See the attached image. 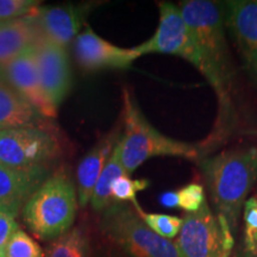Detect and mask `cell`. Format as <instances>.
I'll return each instance as SVG.
<instances>
[{
  "mask_svg": "<svg viewBox=\"0 0 257 257\" xmlns=\"http://www.w3.org/2000/svg\"><path fill=\"white\" fill-rule=\"evenodd\" d=\"M179 8L200 55L201 75L216 93L218 119L212 140L219 141L229 131L234 111V69L226 40L223 3L185 0Z\"/></svg>",
  "mask_w": 257,
  "mask_h": 257,
  "instance_id": "1",
  "label": "cell"
},
{
  "mask_svg": "<svg viewBox=\"0 0 257 257\" xmlns=\"http://www.w3.org/2000/svg\"><path fill=\"white\" fill-rule=\"evenodd\" d=\"M204 175L217 216L236 231L244 204L257 181V148L243 147L202 159Z\"/></svg>",
  "mask_w": 257,
  "mask_h": 257,
  "instance_id": "2",
  "label": "cell"
},
{
  "mask_svg": "<svg viewBox=\"0 0 257 257\" xmlns=\"http://www.w3.org/2000/svg\"><path fill=\"white\" fill-rule=\"evenodd\" d=\"M123 124L118 149L127 174L154 157L173 156L192 161L201 157V148L166 136L150 124L127 88L123 89Z\"/></svg>",
  "mask_w": 257,
  "mask_h": 257,
  "instance_id": "3",
  "label": "cell"
},
{
  "mask_svg": "<svg viewBox=\"0 0 257 257\" xmlns=\"http://www.w3.org/2000/svg\"><path fill=\"white\" fill-rule=\"evenodd\" d=\"M78 192L63 169L42 182L23 207V219L42 240H54L72 229L78 211Z\"/></svg>",
  "mask_w": 257,
  "mask_h": 257,
  "instance_id": "4",
  "label": "cell"
},
{
  "mask_svg": "<svg viewBox=\"0 0 257 257\" xmlns=\"http://www.w3.org/2000/svg\"><path fill=\"white\" fill-rule=\"evenodd\" d=\"M99 227L107 242L127 257H182L174 242L154 232L126 202L113 201L105 208Z\"/></svg>",
  "mask_w": 257,
  "mask_h": 257,
  "instance_id": "5",
  "label": "cell"
},
{
  "mask_svg": "<svg viewBox=\"0 0 257 257\" xmlns=\"http://www.w3.org/2000/svg\"><path fill=\"white\" fill-rule=\"evenodd\" d=\"M175 245L182 257H229L234 240L229 224L214 216L207 201L200 210L186 213Z\"/></svg>",
  "mask_w": 257,
  "mask_h": 257,
  "instance_id": "6",
  "label": "cell"
},
{
  "mask_svg": "<svg viewBox=\"0 0 257 257\" xmlns=\"http://www.w3.org/2000/svg\"><path fill=\"white\" fill-rule=\"evenodd\" d=\"M159 25L149 40L134 47L141 56L147 54H163L184 59L201 74L202 63L195 42L181 14L179 5L159 2Z\"/></svg>",
  "mask_w": 257,
  "mask_h": 257,
  "instance_id": "7",
  "label": "cell"
},
{
  "mask_svg": "<svg viewBox=\"0 0 257 257\" xmlns=\"http://www.w3.org/2000/svg\"><path fill=\"white\" fill-rule=\"evenodd\" d=\"M60 152L57 138L41 126L0 131V163L12 168L46 167Z\"/></svg>",
  "mask_w": 257,
  "mask_h": 257,
  "instance_id": "8",
  "label": "cell"
},
{
  "mask_svg": "<svg viewBox=\"0 0 257 257\" xmlns=\"http://www.w3.org/2000/svg\"><path fill=\"white\" fill-rule=\"evenodd\" d=\"M226 30L236 43L243 68L257 85V0L223 3Z\"/></svg>",
  "mask_w": 257,
  "mask_h": 257,
  "instance_id": "9",
  "label": "cell"
},
{
  "mask_svg": "<svg viewBox=\"0 0 257 257\" xmlns=\"http://www.w3.org/2000/svg\"><path fill=\"white\" fill-rule=\"evenodd\" d=\"M38 75L48 99L57 108L72 88V68L66 48L40 35L34 44Z\"/></svg>",
  "mask_w": 257,
  "mask_h": 257,
  "instance_id": "10",
  "label": "cell"
},
{
  "mask_svg": "<svg viewBox=\"0 0 257 257\" xmlns=\"http://www.w3.org/2000/svg\"><path fill=\"white\" fill-rule=\"evenodd\" d=\"M74 54L86 72L128 69L141 55L134 48H120L104 40L87 27L74 40Z\"/></svg>",
  "mask_w": 257,
  "mask_h": 257,
  "instance_id": "11",
  "label": "cell"
},
{
  "mask_svg": "<svg viewBox=\"0 0 257 257\" xmlns=\"http://www.w3.org/2000/svg\"><path fill=\"white\" fill-rule=\"evenodd\" d=\"M5 81L44 118H55L57 108L51 104L38 75L34 46L3 68Z\"/></svg>",
  "mask_w": 257,
  "mask_h": 257,
  "instance_id": "12",
  "label": "cell"
},
{
  "mask_svg": "<svg viewBox=\"0 0 257 257\" xmlns=\"http://www.w3.org/2000/svg\"><path fill=\"white\" fill-rule=\"evenodd\" d=\"M47 174L46 167L19 169L0 163V213L17 217Z\"/></svg>",
  "mask_w": 257,
  "mask_h": 257,
  "instance_id": "13",
  "label": "cell"
},
{
  "mask_svg": "<svg viewBox=\"0 0 257 257\" xmlns=\"http://www.w3.org/2000/svg\"><path fill=\"white\" fill-rule=\"evenodd\" d=\"M87 6H40L34 12L35 22L42 36L66 48L78 37Z\"/></svg>",
  "mask_w": 257,
  "mask_h": 257,
  "instance_id": "14",
  "label": "cell"
},
{
  "mask_svg": "<svg viewBox=\"0 0 257 257\" xmlns=\"http://www.w3.org/2000/svg\"><path fill=\"white\" fill-rule=\"evenodd\" d=\"M119 138L120 135L118 128L105 135L79 163L76 170V192L79 205L81 207H86L91 202L96 182L100 178L112 152L119 142Z\"/></svg>",
  "mask_w": 257,
  "mask_h": 257,
  "instance_id": "15",
  "label": "cell"
},
{
  "mask_svg": "<svg viewBox=\"0 0 257 257\" xmlns=\"http://www.w3.org/2000/svg\"><path fill=\"white\" fill-rule=\"evenodd\" d=\"M40 35L34 15L0 23V68L34 46Z\"/></svg>",
  "mask_w": 257,
  "mask_h": 257,
  "instance_id": "16",
  "label": "cell"
},
{
  "mask_svg": "<svg viewBox=\"0 0 257 257\" xmlns=\"http://www.w3.org/2000/svg\"><path fill=\"white\" fill-rule=\"evenodd\" d=\"M42 115L8 82H0V131L40 126Z\"/></svg>",
  "mask_w": 257,
  "mask_h": 257,
  "instance_id": "17",
  "label": "cell"
},
{
  "mask_svg": "<svg viewBox=\"0 0 257 257\" xmlns=\"http://www.w3.org/2000/svg\"><path fill=\"white\" fill-rule=\"evenodd\" d=\"M123 175L128 174L120 161L119 149H118L117 143V146H115L114 150L112 152L107 163L105 165V168L102 170L100 178H99L98 182H96L94 191H93L91 198V205L93 210L96 212H102L113 202L111 194L112 186H113L115 180Z\"/></svg>",
  "mask_w": 257,
  "mask_h": 257,
  "instance_id": "18",
  "label": "cell"
},
{
  "mask_svg": "<svg viewBox=\"0 0 257 257\" xmlns=\"http://www.w3.org/2000/svg\"><path fill=\"white\" fill-rule=\"evenodd\" d=\"M46 257H92L88 232L83 226L72 227L53 240L47 249Z\"/></svg>",
  "mask_w": 257,
  "mask_h": 257,
  "instance_id": "19",
  "label": "cell"
},
{
  "mask_svg": "<svg viewBox=\"0 0 257 257\" xmlns=\"http://www.w3.org/2000/svg\"><path fill=\"white\" fill-rule=\"evenodd\" d=\"M160 202L167 208H180L187 213H193L200 210L206 202L204 186L191 182L176 191L165 192L160 195Z\"/></svg>",
  "mask_w": 257,
  "mask_h": 257,
  "instance_id": "20",
  "label": "cell"
},
{
  "mask_svg": "<svg viewBox=\"0 0 257 257\" xmlns=\"http://www.w3.org/2000/svg\"><path fill=\"white\" fill-rule=\"evenodd\" d=\"M243 232L236 257H257V189L246 199L243 212Z\"/></svg>",
  "mask_w": 257,
  "mask_h": 257,
  "instance_id": "21",
  "label": "cell"
},
{
  "mask_svg": "<svg viewBox=\"0 0 257 257\" xmlns=\"http://www.w3.org/2000/svg\"><path fill=\"white\" fill-rule=\"evenodd\" d=\"M134 207L136 208L138 214L142 217L144 223H146L154 232L162 237V238L172 240L173 238H175V237H178L180 229H181L182 226V221H184L182 218L169 216V214L147 213V212H144L142 208L140 207V205Z\"/></svg>",
  "mask_w": 257,
  "mask_h": 257,
  "instance_id": "22",
  "label": "cell"
},
{
  "mask_svg": "<svg viewBox=\"0 0 257 257\" xmlns=\"http://www.w3.org/2000/svg\"><path fill=\"white\" fill-rule=\"evenodd\" d=\"M149 187V181L146 179L133 180L128 175H123L118 178L112 186V199L117 202H133L134 206H137L138 202L136 195L138 192L144 191Z\"/></svg>",
  "mask_w": 257,
  "mask_h": 257,
  "instance_id": "23",
  "label": "cell"
},
{
  "mask_svg": "<svg viewBox=\"0 0 257 257\" xmlns=\"http://www.w3.org/2000/svg\"><path fill=\"white\" fill-rule=\"evenodd\" d=\"M5 255L6 257H43V252L28 233L18 229L10 239Z\"/></svg>",
  "mask_w": 257,
  "mask_h": 257,
  "instance_id": "24",
  "label": "cell"
},
{
  "mask_svg": "<svg viewBox=\"0 0 257 257\" xmlns=\"http://www.w3.org/2000/svg\"><path fill=\"white\" fill-rule=\"evenodd\" d=\"M41 4L37 0H0V23L30 16Z\"/></svg>",
  "mask_w": 257,
  "mask_h": 257,
  "instance_id": "25",
  "label": "cell"
},
{
  "mask_svg": "<svg viewBox=\"0 0 257 257\" xmlns=\"http://www.w3.org/2000/svg\"><path fill=\"white\" fill-rule=\"evenodd\" d=\"M18 229L19 227L17 221H16V217L6 213H0V253L2 255H5L6 246Z\"/></svg>",
  "mask_w": 257,
  "mask_h": 257,
  "instance_id": "26",
  "label": "cell"
},
{
  "mask_svg": "<svg viewBox=\"0 0 257 257\" xmlns=\"http://www.w3.org/2000/svg\"><path fill=\"white\" fill-rule=\"evenodd\" d=\"M101 257H127V256L121 251H119L118 249H115L114 246H106L104 251H102Z\"/></svg>",
  "mask_w": 257,
  "mask_h": 257,
  "instance_id": "27",
  "label": "cell"
},
{
  "mask_svg": "<svg viewBox=\"0 0 257 257\" xmlns=\"http://www.w3.org/2000/svg\"><path fill=\"white\" fill-rule=\"evenodd\" d=\"M4 80H5V78H4V74H3V69L0 68V82L4 81Z\"/></svg>",
  "mask_w": 257,
  "mask_h": 257,
  "instance_id": "28",
  "label": "cell"
},
{
  "mask_svg": "<svg viewBox=\"0 0 257 257\" xmlns=\"http://www.w3.org/2000/svg\"><path fill=\"white\" fill-rule=\"evenodd\" d=\"M0 257H6L5 255H2V253H0Z\"/></svg>",
  "mask_w": 257,
  "mask_h": 257,
  "instance_id": "29",
  "label": "cell"
}]
</instances>
